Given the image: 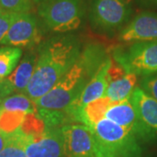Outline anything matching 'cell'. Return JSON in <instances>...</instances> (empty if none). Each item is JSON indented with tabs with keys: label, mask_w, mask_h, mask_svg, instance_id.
I'll use <instances>...</instances> for the list:
<instances>
[{
	"label": "cell",
	"mask_w": 157,
	"mask_h": 157,
	"mask_svg": "<svg viewBox=\"0 0 157 157\" xmlns=\"http://www.w3.org/2000/svg\"><path fill=\"white\" fill-rule=\"evenodd\" d=\"M22 48L5 45L0 47V78H7L17 67L22 57Z\"/></svg>",
	"instance_id": "17"
},
{
	"label": "cell",
	"mask_w": 157,
	"mask_h": 157,
	"mask_svg": "<svg viewBox=\"0 0 157 157\" xmlns=\"http://www.w3.org/2000/svg\"><path fill=\"white\" fill-rule=\"evenodd\" d=\"M18 13L1 12L0 13V42L6 37L9 29L16 19Z\"/></svg>",
	"instance_id": "24"
},
{
	"label": "cell",
	"mask_w": 157,
	"mask_h": 157,
	"mask_svg": "<svg viewBox=\"0 0 157 157\" xmlns=\"http://www.w3.org/2000/svg\"><path fill=\"white\" fill-rule=\"evenodd\" d=\"M0 13H1V2H0Z\"/></svg>",
	"instance_id": "29"
},
{
	"label": "cell",
	"mask_w": 157,
	"mask_h": 157,
	"mask_svg": "<svg viewBox=\"0 0 157 157\" xmlns=\"http://www.w3.org/2000/svg\"><path fill=\"white\" fill-rule=\"evenodd\" d=\"M105 119H107L124 128L128 129L137 137V139H139V123L130 98L123 101H113L106 113Z\"/></svg>",
	"instance_id": "15"
},
{
	"label": "cell",
	"mask_w": 157,
	"mask_h": 157,
	"mask_svg": "<svg viewBox=\"0 0 157 157\" xmlns=\"http://www.w3.org/2000/svg\"><path fill=\"white\" fill-rule=\"evenodd\" d=\"M1 79H2V78H0V82H1Z\"/></svg>",
	"instance_id": "30"
},
{
	"label": "cell",
	"mask_w": 157,
	"mask_h": 157,
	"mask_svg": "<svg viewBox=\"0 0 157 157\" xmlns=\"http://www.w3.org/2000/svg\"><path fill=\"white\" fill-rule=\"evenodd\" d=\"M0 157H27L23 148L18 145L11 135H9V142L6 147L0 152Z\"/></svg>",
	"instance_id": "22"
},
{
	"label": "cell",
	"mask_w": 157,
	"mask_h": 157,
	"mask_svg": "<svg viewBox=\"0 0 157 157\" xmlns=\"http://www.w3.org/2000/svg\"><path fill=\"white\" fill-rule=\"evenodd\" d=\"M107 58V52L101 45H86L67 73L45 95L35 101L37 113L49 128H57L68 122L67 109L78 99Z\"/></svg>",
	"instance_id": "1"
},
{
	"label": "cell",
	"mask_w": 157,
	"mask_h": 157,
	"mask_svg": "<svg viewBox=\"0 0 157 157\" xmlns=\"http://www.w3.org/2000/svg\"><path fill=\"white\" fill-rule=\"evenodd\" d=\"M132 8L128 0H92L89 19L92 25L104 33H113L128 21Z\"/></svg>",
	"instance_id": "6"
},
{
	"label": "cell",
	"mask_w": 157,
	"mask_h": 157,
	"mask_svg": "<svg viewBox=\"0 0 157 157\" xmlns=\"http://www.w3.org/2000/svg\"><path fill=\"white\" fill-rule=\"evenodd\" d=\"M113 59L128 73L148 76L157 73V41L135 42L117 47Z\"/></svg>",
	"instance_id": "5"
},
{
	"label": "cell",
	"mask_w": 157,
	"mask_h": 157,
	"mask_svg": "<svg viewBox=\"0 0 157 157\" xmlns=\"http://www.w3.org/2000/svg\"><path fill=\"white\" fill-rule=\"evenodd\" d=\"M147 1L150 2L152 4H155V5H157V0H147Z\"/></svg>",
	"instance_id": "28"
},
{
	"label": "cell",
	"mask_w": 157,
	"mask_h": 157,
	"mask_svg": "<svg viewBox=\"0 0 157 157\" xmlns=\"http://www.w3.org/2000/svg\"><path fill=\"white\" fill-rule=\"evenodd\" d=\"M39 57V49H31L23 57L16 69L0 82V95L4 99L12 94H25Z\"/></svg>",
	"instance_id": "11"
},
{
	"label": "cell",
	"mask_w": 157,
	"mask_h": 157,
	"mask_svg": "<svg viewBox=\"0 0 157 157\" xmlns=\"http://www.w3.org/2000/svg\"><path fill=\"white\" fill-rule=\"evenodd\" d=\"M112 58L108 57L97 70L87 85L78 96V98L69 107L67 111V121H73V118L79 109L92 101L106 95L107 87V72L111 66Z\"/></svg>",
	"instance_id": "12"
},
{
	"label": "cell",
	"mask_w": 157,
	"mask_h": 157,
	"mask_svg": "<svg viewBox=\"0 0 157 157\" xmlns=\"http://www.w3.org/2000/svg\"><path fill=\"white\" fill-rule=\"evenodd\" d=\"M1 12L26 13L33 8L32 0H0Z\"/></svg>",
	"instance_id": "21"
},
{
	"label": "cell",
	"mask_w": 157,
	"mask_h": 157,
	"mask_svg": "<svg viewBox=\"0 0 157 157\" xmlns=\"http://www.w3.org/2000/svg\"><path fill=\"white\" fill-rule=\"evenodd\" d=\"M3 100H4V98L0 95V114L2 113V103H3Z\"/></svg>",
	"instance_id": "26"
},
{
	"label": "cell",
	"mask_w": 157,
	"mask_h": 157,
	"mask_svg": "<svg viewBox=\"0 0 157 157\" xmlns=\"http://www.w3.org/2000/svg\"><path fill=\"white\" fill-rule=\"evenodd\" d=\"M33 3H36V4H39V3H41V2H43V1H45V0H32Z\"/></svg>",
	"instance_id": "27"
},
{
	"label": "cell",
	"mask_w": 157,
	"mask_h": 157,
	"mask_svg": "<svg viewBox=\"0 0 157 157\" xmlns=\"http://www.w3.org/2000/svg\"><path fill=\"white\" fill-rule=\"evenodd\" d=\"M27 113L13 111H2L0 114V131L6 135H12L20 128Z\"/></svg>",
	"instance_id": "19"
},
{
	"label": "cell",
	"mask_w": 157,
	"mask_h": 157,
	"mask_svg": "<svg viewBox=\"0 0 157 157\" xmlns=\"http://www.w3.org/2000/svg\"><path fill=\"white\" fill-rule=\"evenodd\" d=\"M139 87L157 101V74L144 76L140 79Z\"/></svg>",
	"instance_id": "23"
},
{
	"label": "cell",
	"mask_w": 157,
	"mask_h": 157,
	"mask_svg": "<svg viewBox=\"0 0 157 157\" xmlns=\"http://www.w3.org/2000/svg\"><path fill=\"white\" fill-rule=\"evenodd\" d=\"M11 137L23 148L27 157H64V138L61 128H49L44 133L25 136L16 131Z\"/></svg>",
	"instance_id": "7"
},
{
	"label": "cell",
	"mask_w": 157,
	"mask_h": 157,
	"mask_svg": "<svg viewBox=\"0 0 157 157\" xmlns=\"http://www.w3.org/2000/svg\"><path fill=\"white\" fill-rule=\"evenodd\" d=\"M130 101L135 108L140 128L139 139H157V101L140 87H135Z\"/></svg>",
	"instance_id": "10"
},
{
	"label": "cell",
	"mask_w": 157,
	"mask_h": 157,
	"mask_svg": "<svg viewBox=\"0 0 157 157\" xmlns=\"http://www.w3.org/2000/svg\"><path fill=\"white\" fill-rule=\"evenodd\" d=\"M49 127L38 113H27L17 131L25 136H34L44 133Z\"/></svg>",
	"instance_id": "20"
},
{
	"label": "cell",
	"mask_w": 157,
	"mask_h": 157,
	"mask_svg": "<svg viewBox=\"0 0 157 157\" xmlns=\"http://www.w3.org/2000/svg\"><path fill=\"white\" fill-rule=\"evenodd\" d=\"M80 43L73 35H59L45 42L25 94L37 101L50 91L67 73L81 52Z\"/></svg>",
	"instance_id": "2"
},
{
	"label": "cell",
	"mask_w": 157,
	"mask_h": 157,
	"mask_svg": "<svg viewBox=\"0 0 157 157\" xmlns=\"http://www.w3.org/2000/svg\"><path fill=\"white\" fill-rule=\"evenodd\" d=\"M65 155L67 157H100L92 129L84 124H66L61 127Z\"/></svg>",
	"instance_id": "8"
},
{
	"label": "cell",
	"mask_w": 157,
	"mask_h": 157,
	"mask_svg": "<svg viewBox=\"0 0 157 157\" xmlns=\"http://www.w3.org/2000/svg\"><path fill=\"white\" fill-rule=\"evenodd\" d=\"M137 75L127 73L117 62L112 59L107 72V87L106 95L112 101L129 99L136 87Z\"/></svg>",
	"instance_id": "14"
},
{
	"label": "cell",
	"mask_w": 157,
	"mask_h": 157,
	"mask_svg": "<svg viewBox=\"0 0 157 157\" xmlns=\"http://www.w3.org/2000/svg\"><path fill=\"white\" fill-rule=\"evenodd\" d=\"M85 14L84 0H45L38 7V15L43 26L58 33L79 28Z\"/></svg>",
	"instance_id": "4"
},
{
	"label": "cell",
	"mask_w": 157,
	"mask_h": 157,
	"mask_svg": "<svg viewBox=\"0 0 157 157\" xmlns=\"http://www.w3.org/2000/svg\"><path fill=\"white\" fill-rule=\"evenodd\" d=\"M9 142V135L0 131V152L2 151Z\"/></svg>",
	"instance_id": "25"
},
{
	"label": "cell",
	"mask_w": 157,
	"mask_h": 157,
	"mask_svg": "<svg viewBox=\"0 0 157 157\" xmlns=\"http://www.w3.org/2000/svg\"><path fill=\"white\" fill-rule=\"evenodd\" d=\"M100 157H141L138 139L132 132L107 119L94 128Z\"/></svg>",
	"instance_id": "3"
},
{
	"label": "cell",
	"mask_w": 157,
	"mask_h": 157,
	"mask_svg": "<svg viewBox=\"0 0 157 157\" xmlns=\"http://www.w3.org/2000/svg\"><path fill=\"white\" fill-rule=\"evenodd\" d=\"M119 39L125 43L157 41V13L144 11L136 15L121 31Z\"/></svg>",
	"instance_id": "13"
},
{
	"label": "cell",
	"mask_w": 157,
	"mask_h": 157,
	"mask_svg": "<svg viewBox=\"0 0 157 157\" xmlns=\"http://www.w3.org/2000/svg\"><path fill=\"white\" fill-rule=\"evenodd\" d=\"M2 111L23 112L25 113H37L35 101L25 94H15L7 96L3 100Z\"/></svg>",
	"instance_id": "18"
},
{
	"label": "cell",
	"mask_w": 157,
	"mask_h": 157,
	"mask_svg": "<svg viewBox=\"0 0 157 157\" xmlns=\"http://www.w3.org/2000/svg\"><path fill=\"white\" fill-rule=\"evenodd\" d=\"M41 40V30L33 14L19 13L0 45L15 47H33Z\"/></svg>",
	"instance_id": "9"
},
{
	"label": "cell",
	"mask_w": 157,
	"mask_h": 157,
	"mask_svg": "<svg viewBox=\"0 0 157 157\" xmlns=\"http://www.w3.org/2000/svg\"><path fill=\"white\" fill-rule=\"evenodd\" d=\"M112 102L107 96L92 101L78 110L73 118V121L80 122L92 128L101 120L105 119L106 113Z\"/></svg>",
	"instance_id": "16"
}]
</instances>
